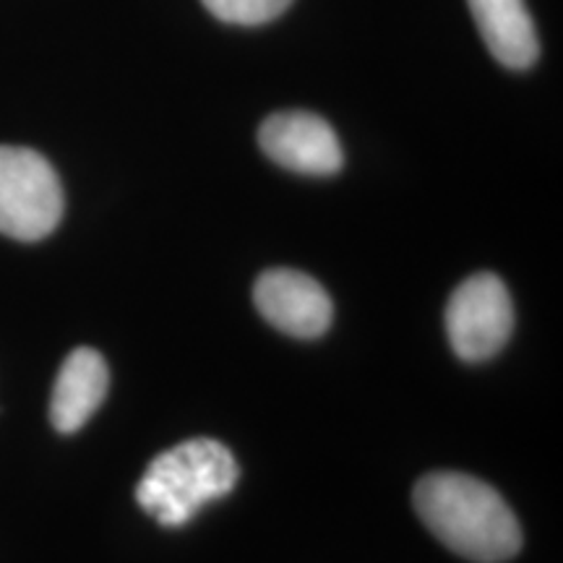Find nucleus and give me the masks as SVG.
<instances>
[{
  "label": "nucleus",
  "instance_id": "2",
  "mask_svg": "<svg viewBox=\"0 0 563 563\" xmlns=\"http://www.w3.org/2000/svg\"><path fill=\"white\" fill-rule=\"evenodd\" d=\"M238 483V462L224 443L191 439L154 456L136 485V501L162 527H180L201 506L228 496Z\"/></svg>",
  "mask_w": 563,
  "mask_h": 563
},
{
  "label": "nucleus",
  "instance_id": "9",
  "mask_svg": "<svg viewBox=\"0 0 563 563\" xmlns=\"http://www.w3.org/2000/svg\"><path fill=\"white\" fill-rule=\"evenodd\" d=\"M292 0H203V5L228 24L256 26L277 19L290 9Z\"/></svg>",
  "mask_w": 563,
  "mask_h": 563
},
{
  "label": "nucleus",
  "instance_id": "6",
  "mask_svg": "<svg viewBox=\"0 0 563 563\" xmlns=\"http://www.w3.org/2000/svg\"><path fill=\"white\" fill-rule=\"evenodd\" d=\"M258 313L279 332L295 340H316L332 327V298L308 274L295 269H272L253 287Z\"/></svg>",
  "mask_w": 563,
  "mask_h": 563
},
{
  "label": "nucleus",
  "instance_id": "4",
  "mask_svg": "<svg viewBox=\"0 0 563 563\" xmlns=\"http://www.w3.org/2000/svg\"><path fill=\"white\" fill-rule=\"evenodd\" d=\"M514 329L511 295L496 274H475L456 287L446 306V334L462 361H490Z\"/></svg>",
  "mask_w": 563,
  "mask_h": 563
},
{
  "label": "nucleus",
  "instance_id": "3",
  "mask_svg": "<svg viewBox=\"0 0 563 563\" xmlns=\"http://www.w3.org/2000/svg\"><path fill=\"white\" fill-rule=\"evenodd\" d=\"M63 186L42 154L0 146V235L34 243L60 224Z\"/></svg>",
  "mask_w": 563,
  "mask_h": 563
},
{
  "label": "nucleus",
  "instance_id": "5",
  "mask_svg": "<svg viewBox=\"0 0 563 563\" xmlns=\"http://www.w3.org/2000/svg\"><path fill=\"white\" fill-rule=\"evenodd\" d=\"M258 144L266 157L285 170L313 175V178L342 170L344 154L340 139L332 125L316 112H274L258 131Z\"/></svg>",
  "mask_w": 563,
  "mask_h": 563
},
{
  "label": "nucleus",
  "instance_id": "1",
  "mask_svg": "<svg viewBox=\"0 0 563 563\" xmlns=\"http://www.w3.org/2000/svg\"><path fill=\"white\" fill-rule=\"evenodd\" d=\"M412 504L422 525L462 559L501 563L522 548V530L509 504L473 475L431 473L420 477Z\"/></svg>",
  "mask_w": 563,
  "mask_h": 563
},
{
  "label": "nucleus",
  "instance_id": "8",
  "mask_svg": "<svg viewBox=\"0 0 563 563\" xmlns=\"http://www.w3.org/2000/svg\"><path fill=\"white\" fill-rule=\"evenodd\" d=\"M485 47L501 66L525 70L538 60V34L525 0H467Z\"/></svg>",
  "mask_w": 563,
  "mask_h": 563
},
{
  "label": "nucleus",
  "instance_id": "7",
  "mask_svg": "<svg viewBox=\"0 0 563 563\" xmlns=\"http://www.w3.org/2000/svg\"><path fill=\"white\" fill-rule=\"evenodd\" d=\"M110 386L104 357L91 347H79L63 361L53 386L51 420L58 433H76L100 410Z\"/></svg>",
  "mask_w": 563,
  "mask_h": 563
}]
</instances>
